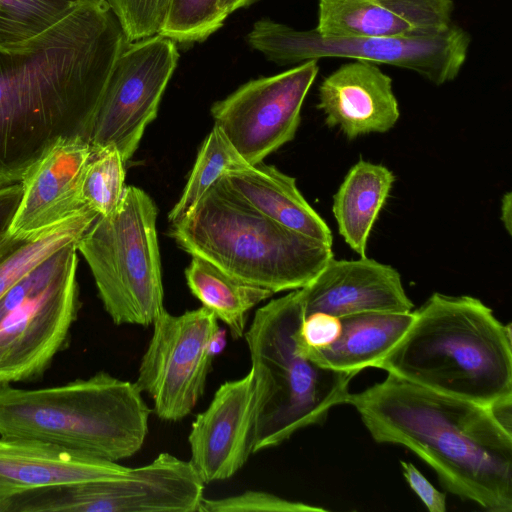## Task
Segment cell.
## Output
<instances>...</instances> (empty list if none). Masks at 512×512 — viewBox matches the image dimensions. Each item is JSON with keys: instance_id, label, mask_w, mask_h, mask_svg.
<instances>
[{"instance_id": "52a82bcc", "label": "cell", "mask_w": 512, "mask_h": 512, "mask_svg": "<svg viewBox=\"0 0 512 512\" xmlns=\"http://www.w3.org/2000/svg\"><path fill=\"white\" fill-rule=\"evenodd\" d=\"M157 213L145 191L126 186L117 208L98 216L77 243L116 325H152L165 310Z\"/></svg>"}, {"instance_id": "d6986e66", "label": "cell", "mask_w": 512, "mask_h": 512, "mask_svg": "<svg viewBox=\"0 0 512 512\" xmlns=\"http://www.w3.org/2000/svg\"><path fill=\"white\" fill-rule=\"evenodd\" d=\"M128 469L42 440L0 436V503L36 489L114 478Z\"/></svg>"}, {"instance_id": "8992f818", "label": "cell", "mask_w": 512, "mask_h": 512, "mask_svg": "<svg viewBox=\"0 0 512 512\" xmlns=\"http://www.w3.org/2000/svg\"><path fill=\"white\" fill-rule=\"evenodd\" d=\"M304 317L296 289L260 307L245 331L258 396L253 454L323 423L334 406L347 402L356 374L320 366L297 350Z\"/></svg>"}, {"instance_id": "30bf717a", "label": "cell", "mask_w": 512, "mask_h": 512, "mask_svg": "<svg viewBox=\"0 0 512 512\" xmlns=\"http://www.w3.org/2000/svg\"><path fill=\"white\" fill-rule=\"evenodd\" d=\"M152 325L135 384L151 397L160 419L180 421L204 394L219 335L218 319L204 306L178 316L165 309Z\"/></svg>"}, {"instance_id": "7402d4cb", "label": "cell", "mask_w": 512, "mask_h": 512, "mask_svg": "<svg viewBox=\"0 0 512 512\" xmlns=\"http://www.w3.org/2000/svg\"><path fill=\"white\" fill-rule=\"evenodd\" d=\"M385 166L359 160L348 171L333 197L332 211L346 244L366 256L368 239L394 183Z\"/></svg>"}, {"instance_id": "3957f363", "label": "cell", "mask_w": 512, "mask_h": 512, "mask_svg": "<svg viewBox=\"0 0 512 512\" xmlns=\"http://www.w3.org/2000/svg\"><path fill=\"white\" fill-rule=\"evenodd\" d=\"M374 366L479 405L512 397V332L472 296L432 294Z\"/></svg>"}, {"instance_id": "e575fe53", "label": "cell", "mask_w": 512, "mask_h": 512, "mask_svg": "<svg viewBox=\"0 0 512 512\" xmlns=\"http://www.w3.org/2000/svg\"><path fill=\"white\" fill-rule=\"evenodd\" d=\"M256 0H220V7L222 11L228 16L232 12L250 5Z\"/></svg>"}, {"instance_id": "e0dca14e", "label": "cell", "mask_w": 512, "mask_h": 512, "mask_svg": "<svg viewBox=\"0 0 512 512\" xmlns=\"http://www.w3.org/2000/svg\"><path fill=\"white\" fill-rule=\"evenodd\" d=\"M318 99L326 124L349 139L385 133L400 117L392 79L368 61L356 60L332 72L319 86Z\"/></svg>"}, {"instance_id": "f1b7e54d", "label": "cell", "mask_w": 512, "mask_h": 512, "mask_svg": "<svg viewBox=\"0 0 512 512\" xmlns=\"http://www.w3.org/2000/svg\"><path fill=\"white\" fill-rule=\"evenodd\" d=\"M117 17L127 42L142 40L162 30L171 0H106Z\"/></svg>"}, {"instance_id": "8fae6325", "label": "cell", "mask_w": 512, "mask_h": 512, "mask_svg": "<svg viewBox=\"0 0 512 512\" xmlns=\"http://www.w3.org/2000/svg\"><path fill=\"white\" fill-rule=\"evenodd\" d=\"M179 60L176 42L160 34L127 43L98 106L89 143L115 147L126 163L157 116Z\"/></svg>"}, {"instance_id": "6da1fadb", "label": "cell", "mask_w": 512, "mask_h": 512, "mask_svg": "<svg viewBox=\"0 0 512 512\" xmlns=\"http://www.w3.org/2000/svg\"><path fill=\"white\" fill-rule=\"evenodd\" d=\"M106 0H78L25 39L0 41V187L19 183L59 141L90 140L127 45Z\"/></svg>"}, {"instance_id": "1f68e13d", "label": "cell", "mask_w": 512, "mask_h": 512, "mask_svg": "<svg viewBox=\"0 0 512 512\" xmlns=\"http://www.w3.org/2000/svg\"><path fill=\"white\" fill-rule=\"evenodd\" d=\"M403 476L411 490L430 512L446 511V494L437 490L411 462L400 461Z\"/></svg>"}, {"instance_id": "cb8c5ba5", "label": "cell", "mask_w": 512, "mask_h": 512, "mask_svg": "<svg viewBox=\"0 0 512 512\" xmlns=\"http://www.w3.org/2000/svg\"><path fill=\"white\" fill-rule=\"evenodd\" d=\"M100 216L85 209L67 220L29 234H0V299L42 262L70 243H77Z\"/></svg>"}, {"instance_id": "4dcf8cb0", "label": "cell", "mask_w": 512, "mask_h": 512, "mask_svg": "<svg viewBox=\"0 0 512 512\" xmlns=\"http://www.w3.org/2000/svg\"><path fill=\"white\" fill-rule=\"evenodd\" d=\"M341 320L338 317L317 312L305 316L295 338L299 353L321 349L332 344L340 335Z\"/></svg>"}, {"instance_id": "ffe728a7", "label": "cell", "mask_w": 512, "mask_h": 512, "mask_svg": "<svg viewBox=\"0 0 512 512\" xmlns=\"http://www.w3.org/2000/svg\"><path fill=\"white\" fill-rule=\"evenodd\" d=\"M221 183L255 210L293 231L332 246V232L297 188L295 178L260 162L225 175Z\"/></svg>"}, {"instance_id": "7c38bea8", "label": "cell", "mask_w": 512, "mask_h": 512, "mask_svg": "<svg viewBox=\"0 0 512 512\" xmlns=\"http://www.w3.org/2000/svg\"><path fill=\"white\" fill-rule=\"evenodd\" d=\"M318 71V60L312 59L245 83L212 105L214 124L248 164L263 162L294 138Z\"/></svg>"}, {"instance_id": "9c48e42d", "label": "cell", "mask_w": 512, "mask_h": 512, "mask_svg": "<svg viewBox=\"0 0 512 512\" xmlns=\"http://www.w3.org/2000/svg\"><path fill=\"white\" fill-rule=\"evenodd\" d=\"M247 41L280 65L325 57L352 58L409 69L441 85L457 77L466 60L470 38L453 23L425 35L371 38L327 37L315 29L296 30L261 19L253 25Z\"/></svg>"}, {"instance_id": "9a60e30c", "label": "cell", "mask_w": 512, "mask_h": 512, "mask_svg": "<svg viewBox=\"0 0 512 512\" xmlns=\"http://www.w3.org/2000/svg\"><path fill=\"white\" fill-rule=\"evenodd\" d=\"M300 293L305 316L317 312L338 318L370 312L409 313L414 307L398 271L366 256L332 258Z\"/></svg>"}, {"instance_id": "2e32d148", "label": "cell", "mask_w": 512, "mask_h": 512, "mask_svg": "<svg viewBox=\"0 0 512 512\" xmlns=\"http://www.w3.org/2000/svg\"><path fill=\"white\" fill-rule=\"evenodd\" d=\"M91 153L88 141L64 139L32 166L21 181L23 193L9 233L38 232L89 209L80 186Z\"/></svg>"}, {"instance_id": "83f0119b", "label": "cell", "mask_w": 512, "mask_h": 512, "mask_svg": "<svg viewBox=\"0 0 512 512\" xmlns=\"http://www.w3.org/2000/svg\"><path fill=\"white\" fill-rule=\"evenodd\" d=\"M72 3L68 0H0V41H17L41 32Z\"/></svg>"}, {"instance_id": "44dd1931", "label": "cell", "mask_w": 512, "mask_h": 512, "mask_svg": "<svg viewBox=\"0 0 512 512\" xmlns=\"http://www.w3.org/2000/svg\"><path fill=\"white\" fill-rule=\"evenodd\" d=\"M413 318V311L345 316L340 318L341 332L332 344L302 355L320 366L357 374L367 367L374 368L403 336Z\"/></svg>"}, {"instance_id": "d6a6232c", "label": "cell", "mask_w": 512, "mask_h": 512, "mask_svg": "<svg viewBox=\"0 0 512 512\" xmlns=\"http://www.w3.org/2000/svg\"><path fill=\"white\" fill-rule=\"evenodd\" d=\"M22 193L21 182L0 187V234L8 230Z\"/></svg>"}, {"instance_id": "5bb4252c", "label": "cell", "mask_w": 512, "mask_h": 512, "mask_svg": "<svg viewBox=\"0 0 512 512\" xmlns=\"http://www.w3.org/2000/svg\"><path fill=\"white\" fill-rule=\"evenodd\" d=\"M258 409L253 370L223 383L192 423L189 462L206 483L234 476L253 454Z\"/></svg>"}, {"instance_id": "d4e9b609", "label": "cell", "mask_w": 512, "mask_h": 512, "mask_svg": "<svg viewBox=\"0 0 512 512\" xmlns=\"http://www.w3.org/2000/svg\"><path fill=\"white\" fill-rule=\"evenodd\" d=\"M222 130L214 124L204 139L184 190L168 214L171 224L181 221L222 177L248 166Z\"/></svg>"}, {"instance_id": "7a4b0ae2", "label": "cell", "mask_w": 512, "mask_h": 512, "mask_svg": "<svg viewBox=\"0 0 512 512\" xmlns=\"http://www.w3.org/2000/svg\"><path fill=\"white\" fill-rule=\"evenodd\" d=\"M346 404L377 443L402 445L425 461L441 485L490 512L512 511V433L488 406L388 373Z\"/></svg>"}, {"instance_id": "5b68a950", "label": "cell", "mask_w": 512, "mask_h": 512, "mask_svg": "<svg viewBox=\"0 0 512 512\" xmlns=\"http://www.w3.org/2000/svg\"><path fill=\"white\" fill-rule=\"evenodd\" d=\"M170 235L191 256L273 293L306 286L333 258L332 246L264 216L220 180Z\"/></svg>"}, {"instance_id": "f546056e", "label": "cell", "mask_w": 512, "mask_h": 512, "mask_svg": "<svg viewBox=\"0 0 512 512\" xmlns=\"http://www.w3.org/2000/svg\"><path fill=\"white\" fill-rule=\"evenodd\" d=\"M326 509L274 494L248 490L218 499L203 498L199 512H325Z\"/></svg>"}, {"instance_id": "d590c367", "label": "cell", "mask_w": 512, "mask_h": 512, "mask_svg": "<svg viewBox=\"0 0 512 512\" xmlns=\"http://www.w3.org/2000/svg\"><path fill=\"white\" fill-rule=\"evenodd\" d=\"M68 1L74 2V1H78V0H68Z\"/></svg>"}, {"instance_id": "603a6c76", "label": "cell", "mask_w": 512, "mask_h": 512, "mask_svg": "<svg viewBox=\"0 0 512 512\" xmlns=\"http://www.w3.org/2000/svg\"><path fill=\"white\" fill-rule=\"evenodd\" d=\"M185 277L191 293L228 327L233 339L244 336L248 312L274 294L198 256H192Z\"/></svg>"}, {"instance_id": "4fadbf2b", "label": "cell", "mask_w": 512, "mask_h": 512, "mask_svg": "<svg viewBox=\"0 0 512 512\" xmlns=\"http://www.w3.org/2000/svg\"><path fill=\"white\" fill-rule=\"evenodd\" d=\"M204 484L189 461L161 453L114 478L62 485L55 500L64 512H199Z\"/></svg>"}, {"instance_id": "ac0fdd59", "label": "cell", "mask_w": 512, "mask_h": 512, "mask_svg": "<svg viewBox=\"0 0 512 512\" xmlns=\"http://www.w3.org/2000/svg\"><path fill=\"white\" fill-rule=\"evenodd\" d=\"M452 0H319L315 30L327 37L396 38L440 31Z\"/></svg>"}, {"instance_id": "836d02e7", "label": "cell", "mask_w": 512, "mask_h": 512, "mask_svg": "<svg viewBox=\"0 0 512 512\" xmlns=\"http://www.w3.org/2000/svg\"><path fill=\"white\" fill-rule=\"evenodd\" d=\"M512 196L511 193H506L502 198V205H501V220L505 226V229L508 231L509 234H511V210H512Z\"/></svg>"}, {"instance_id": "484cf974", "label": "cell", "mask_w": 512, "mask_h": 512, "mask_svg": "<svg viewBox=\"0 0 512 512\" xmlns=\"http://www.w3.org/2000/svg\"><path fill=\"white\" fill-rule=\"evenodd\" d=\"M124 166L125 162L115 147H92L81 179L82 203L100 216L111 214L126 188Z\"/></svg>"}, {"instance_id": "ba28073f", "label": "cell", "mask_w": 512, "mask_h": 512, "mask_svg": "<svg viewBox=\"0 0 512 512\" xmlns=\"http://www.w3.org/2000/svg\"><path fill=\"white\" fill-rule=\"evenodd\" d=\"M77 243L54 253L0 299V384L41 376L63 349L80 307Z\"/></svg>"}, {"instance_id": "277c9868", "label": "cell", "mask_w": 512, "mask_h": 512, "mask_svg": "<svg viewBox=\"0 0 512 512\" xmlns=\"http://www.w3.org/2000/svg\"><path fill=\"white\" fill-rule=\"evenodd\" d=\"M151 412L135 383L103 371L39 389L0 384V436L42 440L114 462L142 448Z\"/></svg>"}, {"instance_id": "4316f807", "label": "cell", "mask_w": 512, "mask_h": 512, "mask_svg": "<svg viewBox=\"0 0 512 512\" xmlns=\"http://www.w3.org/2000/svg\"><path fill=\"white\" fill-rule=\"evenodd\" d=\"M226 18L220 0H171L159 34L181 44L201 42L218 30Z\"/></svg>"}]
</instances>
